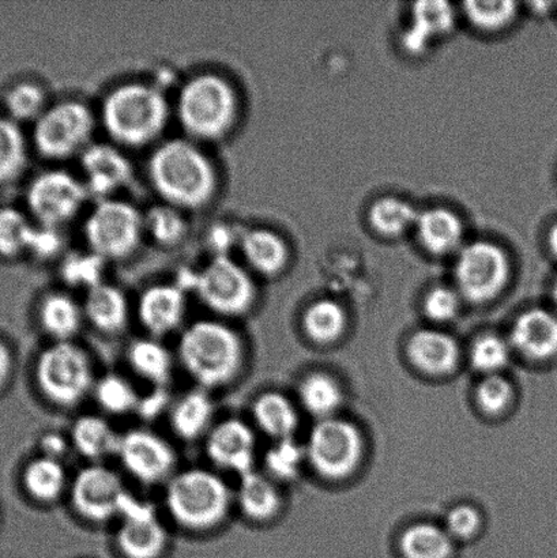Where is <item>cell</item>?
<instances>
[{"mask_svg":"<svg viewBox=\"0 0 557 558\" xmlns=\"http://www.w3.org/2000/svg\"><path fill=\"white\" fill-rule=\"evenodd\" d=\"M452 549L451 535L431 523L414 524L401 538V550L405 558H450Z\"/></svg>","mask_w":557,"mask_h":558,"instance_id":"836d02e7","label":"cell"},{"mask_svg":"<svg viewBox=\"0 0 557 558\" xmlns=\"http://www.w3.org/2000/svg\"><path fill=\"white\" fill-rule=\"evenodd\" d=\"M71 480L62 461L38 456L22 472V485L31 499L53 505L69 494Z\"/></svg>","mask_w":557,"mask_h":558,"instance_id":"f1b7e54d","label":"cell"},{"mask_svg":"<svg viewBox=\"0 0 557 558\" xmlns=\"http://www.w3.org/2000/svg\"><path fill=\"white\" fill-rule=\"evenodd\" d=\"M239 111L238 93L221 75H194L180 87L177 117L196 144L226 138L238 123Z\"/></svg>","mask_w":557,"mask_h":558,"instance_id":"5b68a950","label":"cell"},{"mask_svg":"<svg viewBox=\"0 0 557 558\" xmlns=\"http://www.w3.org/2000/svg\"><path fill=\"white\" fill-rule=\"evenodd\" d=\"M11 372H13V357L10 349L0 341V390L8 385Z\"/></svg>","mask_w":557,"mask_h":558,"instance_id":"f5cc1de1","label":"cell"},{"mask_svg":"<svg viewBox=\"0 0 557 558\" xmlns=\"http://www.w3.org/2000/svg\"><path fill=\"white\" fill-rule=\"evenodd\" d=\"M171 108L157 85L129 82L109 90L101 106V123L114 144L142 147L160 138Z\"/></svg>","mask_w":557,"mask_h":558,"instance_id":"277c9868","label":"cell"},{"mask_svg":"<svg viewBox=\"0 0 557 558\" xmlns=\"http://www.w3.org/2000/svg\"><path fill=\"white\" fill-rule=\"evenodd\" d=\"M147 173L164 204L183 211L202 209L217 194L215 163L189 138L169 140L158 145L147 163Z\"/></svg>","mask_w":557,"mask_h":558,"instance_id":"6da1fadb","label":"cell"},{"mask_svg":"<svg viewBox=\"0 0 557 558\" xmlns=\"http://www.w3.org/2000/svg\"><path fill=\"white\" fill-rule=\"evenodd\" d=\"M253 426L273 441L291 439L298 429L299 415L291 399L278 391L259 393L251 404Z\"/></svg>","mask_w":557,"mask_h":558,"instance_id":"484cf974","label":"cell"},{"mask_svg":"<svg viewBox=\"0 0 557 558\" xmlns=\"http://www.w3.org/2000/svg\"><path fill=\"white\" fill-rule=\"evenodd\" d=\"M472 365L483 374L496 375L510 361V347L496 336L480 338L472 349Z\"/></svg>","mask_w":557,"mask_h":558,"instance_id":"ee69618b","label":"cell"},{"mask_svg":"<svg viewBox=\"0 0 557 558\" xmlns=\"http://www.w3.org/2000/svg\"><path fill=\"white\" fill-rule=\"evenodd\" d=\"M37 316L43 331L52 342H73L85 322L82 304L64 292L44 295Z\"/></svg>","mask_w":557,"mask_h":558,"instance_id":"4316f807","label":"cell"},{"mask_svg":"<svg viewBox=\"0 0 557 558\" xmlns=\"http://www.w3.org/2000/svg\"><path fill=\"white\" fill-rule=\"evenodd\" d=\"M511 344L533 360L557 355V316L544 310H531L518 317L511 330Z\"/></svg>","mask_w":557,"mask_h":558,"instance_id":"7402d4cb","label":"cell"},{"mask_svg":"<svg viewBox=\"0 0 557 558\" xmlns=\"http://www.w3.org/2000/svg\"><path fill=\"white\" fill-rule=\"evenodd\" d=\"M204 440L206 457L218 473L242 477L255 469L256 434L247 421L237 417L217 421Z\"/></svg>","mask_w":557,"mask_h":558,"instance_id":"2e32d148","label":"cell"},{"mask_svg":"<svg viewBox=\"0 0 557 558\" xmlns=\"http://www.w3.org/2000/svg\"><path fill=\"white\" fill-rule=\"evenodd\" d=\"M123 480L106 463L87 464L71 480L69 497L74 512L84 521L107 523L119 518L125 496Z\"/></svg>","mask_w":557,"mask_h":558,"instance_id":"7c38bea8","label":"cell"},{"mask_svg":"<svg viewBox=\"0 0 557 558\" xmlns=\"http://www.w3.org/2000/svg\"><path fill=\"white\" fill-rule=\"evenodd\" d=\"M425 314L435 322L452 319L460 310V295L449 288L431 290L424 303Z\"/></svg>","mask_w":557,"mask_h":558,"instance_id":"c3c4849f","label":"cell"},{"mask_svg":"<svg viewBox=\"0 0 557 558\" xmlns=\"http://www.w3.org/2000/svg\"><path fill=\"white\" fill-rule=\"evenodd\" d=\"M477 398L480 407L488 413H500L509 407L512 398V388L509 380L499 375L485 377L479 387Z\"/></svg>","mask_w":557,"mask_h":558,"instance_id":"f6af8a7d","label":"cell"},{"mask_svg":"<svg viewBox=\"0 0 557 558\" xmlns=\"http://www.w3.org/2000/svg\"><path fill=\"white\" fill-rule=\"evenodd\" d=\"M36 385L58 408H75L92 396L97 377L89 354L75 342H52L36 361Z\"/></svg>","mask_w":557,"mask_h":558,"instance_id":"8992f818","label":"cell"},{"mask_svg":"<svg viewBox=\"0 0 557 558\" xmlns=\"http://www.w3.org/2000/svg\"><path fill=\"white\" fill-rule=\"evenodd\" d=\"M282 499L275 480L265 472L251 470L239 477L234 489V506L250 522H270L281 510Z\"/></svg>","mask_w":557,"mask_h":558,"instance_id":"44dd1931","label":"cell"},{"mask_svg":"<svg viewBox=\"0 0 557 558\" xmlns=\"http://www.w3.org/2000/svg\"><path fill=\"white\" fill-rule=\"evenodd\" d=\"M548 243H549L550 251H553L554 255L557 258V223H556V226H554L553 229H550Z\"/></svg>","mask_w":557,"mask_h":558,"instance_id":"db71d44e","label":"cell"},{"mask_svg":"<svg viewBox=\"0 0 557 558\" xmlns=\"http://www.w3.org/2000/svg\"><path fill=\"white\" fill-rule=\"evenodd\" d=\"M238 250L251 275H280L289 259L286 242L266 228H243Z\"/></svg>","mask_w":557,"mask_h":558,"instance_id":"ffe728a7","label":"cell"},{"mask_svg":"<svg viewBox=\"0 0 557 558\" xmlns=\"http://www.w3.org/2000/svg\"><path fill=\"white\" fill-rule=\"evenodd\" d=\"M164 507L179 527L209 533L231 515L234 490L217 470L189 468L164 485Z\"/></svg>","mask_w":557,"mask_h":558,"instance_id":"3957f363","label":"cell"},{"mask_svg":"<svg viewBox=\"0 0 557 558\" xmlns=\"http://www.w3.org/2000/svg\"><path fill=\"white\" fill-rule=\"evenodd\" d=\"M107 260L92 251L65 256L60 266V277L71 288L84 289L89 292L104 281Z\"/></svg>","mask_w":557,"mask_h":558,"instance_id":"60d3db41","label":"cell"},{"mask_svg":"<svg viewBox=\"0 0 557 558\" xmlns=\"http://www.w3.org/2000/svg\"><path fill=\"white\" fill-rule=\"evenodd\" d=\"M73 450L69 436L59 432H48L40 439V456L62 461Z\"/></svg>","mask_w":557,"mask_h":558,"instance_id":"816d5d0a","label":"cell"},{"mask_svg":"<svg viewBox=\"0 0 557 558\" xmlns=\"http://www.w3.org/2000/svg\"><path fill=\"white\" fill-rule=\"evenodd\" d=\"M177 361L196 387L211 391L231 385L242 374L245 343L223 319H201L180 333Z\"/></svg>","mask_w":557,"mask_h":558,"instance_id":"7a4b0ae2","label":"cell"},{"mask_svg":"<svg viewBox=\"0 0 557 558\" xmlns=\"http://www.w3.org/2000/svg\"><path fill=\"white\" fill-rule=\"evenodd\" d=\"M89 194L82 179L62 169L37 174L26 191V204L38 226L63 228L84 209Z\"/></svg>","mask_w":557,"mask_h":558,"instance_id":"30bf717a","label":"cell"},{"mask_svg":"<svg viewBox=\"0 0 557 558\" xmlns=\"http://www.w3.org/2000/svg\"><path fill=\"white\" fill-rule=\"evenodd\" d=\"M118 519L114 541L120 555L124 558H161L166 555L168 530L149 501L129 492Z\"/></svg>","mask_w":557,"mask_h":558,"instance_id":"9a60e30c","label":"cell"},{"mask_svg":"<svg viewBox=\"0 0 557 558\" xmlns=\"http://www.w3.org/2000/svg\"><path fill=\"white\" fill-rule=\"evenodd\" d=\"M64 236L62 228L35 226L33 229L29 251L27 253L38 259H51L62 253Z\"/></svg>","mask_w":557,"mask_h":558,"instance_id":"7dc6e473","label":"cell"},{"mask_svg":"<svg viewBox=\"0 0 557 558\" xmlns=\"http://www.w3.org/2000/svg\"><path fill=\"white\" fill-rule=\"evenodd\" d=\"M416 229L420 243L435 255L452 253L460 247L463 236L460 217L441 207L420 213Z\"/></svg>","mask_w":557,"mask_h":558,"instance_id":"4dcf8cb0","label":"cell"},{"mask_svg":"<svg viewBox=\"0 0 557 558\" xmlns=\"http://www.w3.org/2000/svg\"><path fill=\"white\" fill-rule=\"evenodd\" d=\"M187 293L177 283H157L141 294L136 315L147 336L162 339L183 326Z\"/></svg>","mask_w":557,"mask_h":558,"instance_id":"ac0fdd59","label":"cell"},{"mask_svg":"<svg viewBox=\"0 0 557 558\" xmlns=\"http://www.w3.org/2000/svg\"><path fill=\"white\" fill-rule=\"evenodd\" d=\"M517 13V3L510 2V0L465 3V14L469 22L483 32L504 31L516 20Z\"/></svg>","mask_w":557,"mask_h":558,"instance_id":"7bdbcfd3","label":"cell"},{"mask_svg":"<svg viewBox=\"0 0 557 558\" xmlns=\"http://www.w3.org/2000/svg\"><path fill=\"white\" fill-rule=\"evenodd\" d=\"M117 458L131 478L146 486L166 485L178 472L177 451L171 442L147 428L120 435Z\"/></svg>","mask_w":557,"mask_h":558,"instance_id":"4fadbf2b","label":"cell"},{"mask_svg":"<svg viewBox=\"0 0 557 558\" xmlns=\"http://www.w3.org/2000/svg\"><path fill=\"white\" fill-rule=\"evenodd\" d=\"M85 320L104 333L122 332L130 322L128 295L114 284L102 282L86 292L84 304Z\"/></svg>","mask_w":557,"mask_h":558,"instance_id":"cb8c5ba5","label":"cell"},{"mask_svg":"<svg viewBox=\"0 0 557 558\" xmlns=\"http://www.w3.org/2000/svg\"><path fill=\"white\" fill-rule=\"evenodd\" d=\"M173 399L169 396L167 388L152 387L149 393H141L138 408H136V414L141 418L153 421L160 417L161 414L169 412V408Z\"/></svg>","mask_w":557,"mask_h":558,"instance_id":"f907efd6","label":"cell"},{"mask_svg":"<svg viewBox=\"0 0 557 558\" xmlns=\"http://www.w3.org/2000/svg\"><path fill=\"white\" fill-rule=\"evenodd\" d=\"M305 459V448L294 437L273 441L264 457L265 473L277 484L288 483L298 478Z\"/></svg>","mask_w":557,"mask_h":558,"instance_id":"8d00e7d4","label":"cell"},{"mask_svg":"<svg viewBox=\"0 0 557 558\" xmlns=\"http://www.w3.org/2000/svg\"><path fill=\"white\" fill-rule=\"evenodd\" d=\"M27 145L19 123L0 114V184L13 182L26 167Z\"/></svg>","mask_w":557,"mask_h":558,"instance_id":"d590c367","label":"cell"},{"mask_svg":"<svg viewBox=\"0 0 557 558\" xmlns=\"http://www.w3.org/2000/svg\"><path fill=\"white\" fill-rule=\"evenodd\" d=\"M220 319L247 315L256 301V284L247 267L232 256H217L196 271L194 292Z\"/></svg>","mask_w":557,"mask_h":558,"instance_id":"9c48e42d","label":"cell"},{"mask_svg":"<svg viewBox=\"0 0 557 558\" xmlns=\"http://www.w3.org/2000/svg\"><path fill=\"white\" fill-rule=\"evenodd\" d=\"M304 448L307 461L320 475L330 480L346 478L362 458V435L348 421L320 420L311 430Z\"/></svg>","mask_w":557,"mask_h":558,"instance_id":"8fae6325","label":"cell"},{"mask_svg":"<svg viewBox=\"0 0 557 558\" xmlns=\"http://www.w3.org/2000/svg\"><path fill=\"white\" fill-rule=\"evenodd\" d=\"M87 247L104 260L129 258L145 238L144 213L117 198L98 201L85 221Z\"/></svg>","mask_w":557,"mask_h":558,"instance_id":"ba28073f","label":"cell"},{"mask_svg":"<svg viewBox=\"0 0 557 558\" xmlns=\"http://www.w3.org/2000/svg\"><path fill=\"white\" fill-rule=\"evenodd\" d=\"M480 515L474 508L460 506L451 510L446 519V532L451 538L468 539L473 537L480 529Z\"/></svg>","mask_w":557,"mask_h":558,"instance_id":"681fc988","label":"cell"},{"mask_svg":"<svg viewBox=\"0 0 557 558\" xmlns=\"http://www.w3.org/2000/svg\"><path fill=\"white\" fill-rule=\"evenodd\" d=\"M510 264L505 251L488 242H476L461 250L456 278L463 298L473 303H487L509 281Z\"/></svg>","mask_w":557,"mask_h":558,"instance_id":"5bb4252c","label":"cell"},{"mask_svg":"<svg viewBox=\"0 0 557 558\" xmlns=\"http://www.w3.org/2000/svg\"><path fill=\"white\" fill-rule=\"evenodd\" d=\"M456 13L447 2H419L413 5L412 25L403 36V44L413 53L423 52L429 44L447 35L455 26Z\"/></svg>","mask_w":557,"mask_h":558,"instance_id":"83f0119b","label":"cell"},{"mask_svg":"<svg viewBox=\"0 0 557 558\" xmlns=\"http://www.w3.org/2000/svg\"><path fill=\"white\" fill-rule=\"evenodd\" d=\"M168 420L178 439L183 441L205 439L216 424V404L210 391L195 387L173 399Z\"/></svg>","mask_w":557,"mask_h":558,"instance_id":"d6986e66","label":"cell"},{"mask_svg":"<svg viewBox=\"0 0 557 558\" xmlns=\"http://www.w3.org/2000/svg\"><path fill=\"white\" fill-rule=\"evenodd\" d=\"M554 300L557 305V279H556L555 287H554Z\"/></svg>","mask_w":557,"mask_h":558,"instance_id":"11a10c76","label":"cell"},{"mask_svg":"<svg viewBox=\"0 0 557 558\" xmlns=\"http://www.w3.org/2000/svg\"><path fill=\"white\" fill-rule=\"evenodd\" d=\"M130 369L152 387L167 388L174 369V355L162 339L145 337L131 342L125 353Z\"/></svg>","mask_w":557,"mask_h":558,"instance_id":"d4e9b609","label":"cell"},{"mask_svg":"<svg viewBox=\"0 0 557 558\" xmlns=\"http://www.w3.org/2000/svg\"><path fill=\"white\" fill-rule=\"evenodd\" d=\"M409 355L413 364L428 374H446L458 363L460 348L456 339L436 330H422L409 342Z\"/></svg>","mask_w":557,"mask_h":558,"instance_id":"f546056e","label":"cell"},{"mask_svg":"<svg viewBox=\"0 0 557 558\" xmlns=\"http://www.w3.org/2000/svg\"><path fill=\"white\" fill-rule=\"evenodd\" d=\"M299 398L303 408L320 421L331 418L341 407L342 392L331 377L314 374L305 377L300 385Z\"/></svg>","mask_w":557,"mask_h":558,"instance_id":"e575fe53","label":"cell"},{"mask_svg":"<svg viewBox=\"0 0 557 558\" xmlns=\"http://www.w3.org/2000/svg\"><path fill=\"white\" fill-rule=\"evenodd\" d=\"M33 223L24 213L3 207L0 209V256L15 258L29 251Z\"/></svg>","mask_w":557,"mask_h":558,"instance_id":"b9f144b4","label":"cell"},{"mask_svg":"<svg viewBox=\"0 0 557 558\" xmlns=\"http://www.w3.org/2000/svg\"><path fill=\"white\" fill-rule=\"evenodd\" d=\"M346 325V311L331 300L318 301L304 315L305 332L318 342H329L340 337Z\"/></svg>","mask_w":557,"mask_h":558,"instance_id":"ab89813d","label":"cell"},{"mask_svg":"<svg viewBox=\"0 0 557 558\" xmlns=\"http://www.w3.org/2000/svg\"><path fill=\"white\" fill-rule=\"evenodd\" d=\"M145 236L161 247H177L189 233V221L184 211L168 204L153 206L144 213Z\"/></svg>","mask_w":557,"mask_h":558,"instance_id":"d6a6232c","label":"cell"},{"mask_svg":"<svg viewBox=\"0 0 557 558\" xmlns=\"http://www.w3.org/2000/svg\"><path fill=\"white\" fill-rule=\"evenodd\" d=\"M96 117L86 104L65 100L48 107L35 122L33 144L48 160L81 156L92 145Z\"/></svg>","mask_w":557,"mask_h":558,"instance_id":"52a82bcc","label":"cell"},{"mask_svg":"<svg viewBox=\"0 0 557 558\" xmlns=\"http://www.w3.org/2000/svg\"><path fill=\"white\" fill-rule=\"evenodd\" d=\"M419 213L408 202L398 198H384L371 207L370 221L376 232L384 236H400L409 228L416 226Z\"/></svg>","mask_w":557,"mask_h":558,"instance_id":"74e56055","label":"cell"},{"mask_svg":"<svg viewBox=\"0 0 557 558\" xmlns=\"http://www.w3.org/2000/svg\"><path fill=\"white\" fill-rule=\"evenodd\" d=\"M92 397L104 413L125 415L136 412L141 393L129 377L111 372L98 377Z\"/></svg>","mask_w":557,"mask_h":558,"instance_id":"1f68e13d","label":"cell"},{"mask_svg":"<svg viewBox=\"0 0 557 558\" xmlns=\"http://www.w3.org/2000/svg\"><path fill=\"white\" fill-rule=\"evenodd\" d=\"M80 157L82 182L97 202L113 198L133 180L128 156L114 145L92 144Z\"/></svg>","mask_w":557,"mask_h":558,"instance_id":"e0dca14e","label":"cell"},{"mask_svg":"<svg viewBox=\"0 0 557 558\" xmlns=\"http://www.w3.org/2000/svg\"><path fill=\"white\" fill-rule=\"evenodd\" d=\"M120 435L102 415L85 414L71 425L69 437L73 450L89 464H96L117 458Z\"/></svg>","mask_w":557,"mask_h":558,"instance_id":"603a6c76","label":"cell"},{"mask_svg":"<svg viewBox=\"0 0 557 558\" xmlns=\"http://www.w3.org/2000/svg\"><path fill=\"white\" fill-rule=\"evenodd\" d=\"M243 228L228 222H216L207 229L205 242L207 250L211 253V258L217 256H231V251L238 250L240 236Z\"/></svg>","mask_w":557,"mask_h":558,"instance_id":"bcb514c9","label":"cell"},{"mask_svg":"<svg viewBox=\"0 0 557 558\" xmlns=\"http://www.w3.org/2000/svg\"><path fill=\"white\" fill-rule=\"evenodd\" d=\"M48 107L46 92L33 82H20L4 96L5 114L16 123H35Z\"/></svg>","mask_w":557,"mask_h":558,"instance_id":"f35d334b","label":"cell"}]
</instances>
